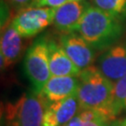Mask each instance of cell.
I'll use <instances>...</instances> for the list:
<instances>
[{
    "instance_id": "15",
    "label": "cell",
    "mask_w": 126,
    "mask_h": 126,
    "mask_svg": "<svg viewBox=\"0 0 126 126\" xmlns=\"http://www.w3.org/2000/svg\"><path fill=\"white\" fill-rule=\"evenodd\" d=\"M83 121L84 126H108V121L102 113L96 110L85 109L78 114Z\"/></svg>"
},
{
    "instance_id": "7",
    "label": "cell",
    "mask_w": 126,
    "mask_h": 126,
    "mask_svg": "<svg viewBox=\"0 0 126 126\" xmlns=\"http://www.w3.org/2000/svg\"><path fill=\"white\" fill-rule=\"evenodd\" d=\"M59 43L67 56L80 70L89 67L95 56L94 49L77 33H63Z\"/></svg>"
},
{
    "instance_id": "17",
    "label": "cell",
    "mask_w": 126,
    "mask_h": 126,
    "mask_svg": "<svg viewBox=\"0 0 126 126\" xmlns=\"http://www.w3.org/2000/svg\"><path fill=\"white\" fill-rule=\"evenodd\" d=\"M12 7L16 9H24L30 7L34 0H7Z\"/></svg>"
},
{
    "instance_id": "14",
    "label": "cell",
    "mask_w": 126,
    "mask_h": 126,
    "mask_svg": "<svg viewBox=\"0 0 126 126\" xmlns=\"http://www.w3.org/2000/svg\"><path fill=\"white\" fill-rule=\"evenodd\" d=\"M112 108L115 117L126 111V75L114 84Z\"/></svg>"
},
{
    "instance_id": "13",
    "label": "cell",
    "mask_w": 126,
    "mask_h": 126,
    "mask_svg": "<svg viewBox=\"0 0 126 126\" xmlns=\"http://www.w3.org/2000/svg\"><path fill=\"white\" fill-rule=\"evenodd\" d=\"M95 7L124 22L126 20V0H93Z\"/></svg>"
},
{
    "instance_id": "4",
    "label": "cell",
    "mask_w": 126,
    "mask_h": 126,
    "mask_svg": "<svg viewBox=\"0 0 126 126\" xmlns=\"http://www.w3.org/2000/svg\"><path fill=\"white\" fill-rule=\"evenodd\" d=\"M23 66L34 92L39 94L51 77L49 60V40L39 37L28 48Z\"/></svg>"
},
{
    "instance_id": "12",
    "label": "cell",
    "mask_w": 126,
    "mask_h": 126,
    "mask_svg": "<svg viewBox=\"0 0 126 126\" xmlns=\"http://www.w3.org/2000/svg\"><path fill=\"white\" fill-rule=\"evenodd\" d=\"M49 60L51 77H79L81 70L71 61L60 44L49 41Z\"/></svg>"
},
{
    "instance_id": "3",
    "label": "cell",
    "mask_w": 126,
    "mask_h": 126,
    "mask_svg": "<svg viewBox=\"0 0 126 126\" xmlns=\"http://www.w3.org/2000/svg\"><path fill=\"white\" fill-rule=\"evenodd\" d=\"M48 103L36 92L23 93L17 100L9 102L2 109L9 126H42Z\"/></svg>"
},
{
    "instance_id": "6",
    "label": "cell",
    "mask_w": 126,
    "mask_h": 126,
    "mask_svg": "<svg viewBox=\"0 0 126 126\" xmlns=\"http://www.w3.org/2000/svg\"><path fill=\"white\" fill-rule=\"evenodd\" d=\"M97 68L111 81H118L126 75V39L120 40L102 52Z\"/></svg>"
},
{
    "instance_id": "22",
    "label": "cell",
    "mask_w": 126,
    "mask_h": 126,
    "mask_svg": "<svg viewBox=\"0 0 126 126\" xmlns=\"http://www.w3.org/2000/svg\"><path fill=\"white\" fill-rule=\"evenodd\" d=\"M125 126H126V123H125Z\"/></svg>"
},
{
    "instance_id": "21",
    "label": "cell",
    "mask_w": 126,
    "mask_h": 126,
    "mask_svg": "<svg viewBox=\"0 0 126 126\" xmlns=\"http://www.w3.org/2000/svg\"><path fill=\"white\" fill-rule=\"evenodd\" d=\"M63 126H69V125H68V123H66V124H64V125H63Z\"/></svg>"
},
{
    "instance_id": "1",
    "label": "cell",
    "mask_w": 126,
    "mask_h": 126,
    "mask_svg": "<svg viewBox=\"0 0 126 126\" xmlns=\"http://www.w3.org/2000/svg\"><path fill=\"white\" fill-rule=\"evenodd\" d=\"M76 95L80 110L92 109L102 113L108 121L115 120L113 113L114 84L100 72L97 66L90 65L78 77Z\"/></svg>"
},
{
    "instance_id": "16",
    "label": "cell",
    "mask_w": 126,
    "mask_h": 126,
    "mask_svg": "<svg viewBox=\"0 0 126 126\" xmlns=\"http://www.w3.org/2000/svg\"><path fill=\"white\" fill-rule=\"evenodd\" d=\"M69 0H34L30 7L34 8H52L56 9L65 4Z\"/></svg>"
},
{
    "instance_id": "2",
    "label": "cell",
    "mask_w": 126,
    "mask_h": 126,
    "mask_svg": "<svg viewBox=\"0 0 126 126\" xmlns=\"http://www.w3.org/2000/svg\"><path fill=\"white\" fill-rule=\"evenodd\" d=\"M124 31L122 21L95 6L88 8L78 28V33L95 50H105L117 43Z\"/></svg>"
},
{
    "instance_id": "10",
    "label": "cell",
    "mask_w": 126,
    "mask_h": 126,
    "mask_svg": "<svg viewBox=\"0 0 126 126\" xmlns=\"http://www.w3.org/2000/svg\"><path fill=\"white\" fill-rule=\"evenodd\" d=\"M79 85L78 77H50L39 94L48 103L61 101L75 94Z\"/></svg>"
},
{
    "instance_id": "11",
    "label": "cell",
    "mask_w": 126,
    "mask_h": 126,
    "mask_svg": "<svg viewBox=\"0 0 126 126\" xmlns=\"http://www.w3.org/2000/svg\"><path fill=\"white\" fill-rule=\"evenodd\" d=\"M23 50L22 36L12 23L5 27L1 35V68L9 67L17 61Z\"/></svg>"
},
{
    "instance_id": "20",
    "label": "cell",
    "mask_w": 126,
    "mask_h": 126,
    "mask_svg": "<svg viewBox=\"0 0 126 126\" xmlns=\"http://www.w3.org/2000/svg\"><path fill=\"white\" fill-rule=\"evenodd\" d=\"M69 1H81V0H69Z\"/></svg>"
},
{
    "instance_id": "8",
    "label": "cell",
    "mask_w": 126,
    "mask_h": 126,
    "mask_svg": "<svg viewBox=\"0 0 126 126\" xmlns=\"http://www.w3.org/2000/svg\"><path fill=\"white\" fill-rule=\"evenodd\" d=\"M91 5L87 1H68L55 9L54 27L62 33H77L81 19Z\"/></svg>"
},
{
    "instance_id": "18",
    "label": "cell",
    "mask_w": 126,
    "mask_h": 126,
    "mask_svg": "<svg viewBox=\"0 0 126 126\" xmlns=\"http://www.w3.org/2000/svg\"><path fill=\"white\" fill-rule=\"evenodd\" d=\"M68 125L69 126H84V123H83V121L80 119V117H79V115H76L70 122H68Z\"/></svg>"
},
{
    "instance_id": "9",
    "label": "cell",
    "mask_w": 126,
    "mask_h": 126,
    "mask_svg": "<svg viewBox=\"0 0 126 126\" xmlns=\"http://www.w3.org/2000/svg\"><path fill=\"white\" fill-rule=\"evenodd\" d=\"M79 108L76 94L46 107L42 126H63L76 116Z\"/></svg>"
},
{
    "instance_id": "19",
    "label": "cell",
    "mask_w": 126,
    "mask_h": 126,
    "mask_svg": "<svg viewBox=\"0 0 126 126\" xmlns=\"http://www.w3.org/2000/svg\"><path fill=\"white\" fill-rule=\"evenodd\" d=\"M126 119L124 120H112L108 122V126H125Z\"/></svg>"
},
{
    "instance_id": "5",
    "label": "cell",
    "mask_w": 126,
    "mask_h": 126,
    "mask_svg": "<svg viewBox=\"0 0 126 126\" xmlns=\"http://www.w3.org/2000/svg\"><path fill=\"white\" fill-rule=\"evenodd\" d=\"M55 9L52 8H24L12 20V24L22 37L36 36L53 23Z\"/></svg>"
}]
</instances>
